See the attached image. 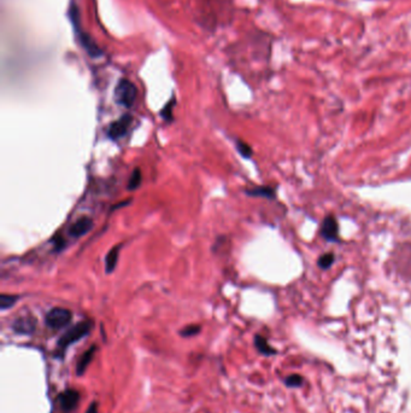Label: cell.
Here are the masks:
<instances>
[{
    "instance_id": "277c9868",
    "label": "cell",
    "mask_w": 411,
    "mask_h": 413,
    "mask_svg": "<svg viewBox=\"0 0 411 413\" xmlns=\"http://www.w3.org/2000/svg\"><path fill=\"white\" fill-rule=\"evenodd\" d=\"M72 319L71 311L67 310V308L56 307L52 308L49 313L46 314V325L52 330H59V329L66 328Z\"/></svg>"
},
{
    "instance_id": "9c48e42d",
    "label": "cell",
    "mask_w": 411,
    "mask_h": 413,
    "mask_svg": "<svg viewBox=\"0 0 411 413\" xmlns=\"http://www.w3.org/2000/svg\"><path fill=\"white\" fill-rule=\"evenodd\" d=\"M322 235L326 240L329 242L338 241V235H339V227L334 216H327L323 221L322 225Z\"/></svg>"
},
{
    "instance_id": "9a60e30c",
    "label": "cell",
    "mask_w": 411,
    "mask_h": 413,
    "mask_svg": "<svg viewBox=\"0 0 411 413\" xmlns=\"http://www.w3.org/2000/svg\"><path fill=\"white\" fill-rule=\"evenodd\" d=\"M255 343H256V347L258 348V350H260L261 353L267 354V355L274 353V349L270 348V345L268 344V342H267V339L263 338L262 336H256Z\"/></svg>"
},
{
    "instance_id": "ba28073f",
    "label": "cell",
    "mask_w": 411,
    "mask_h": 413,
    "mask_svg": "<svg viewBox=\"0 0 411 413\" xmlns=\"http://www.w3.org/2000/svg\"><path fill=\"white\" fill-rule=\"evenodd\" d=\"M78 400H80V394L74 389H68L64 393H62L61 398H59V403H61L62 409L66 412H70L75 409L77 405Z\"/></svg>"
},
{
    "instance_id": "5b68a950",
    "label": "cell",
    "mask_w": 411,
    "mask_h": 413,
    "mask_svg": "<svg viewBox=\"0 0 411 413\" xmlns=\"http://www.w3.org/2000/svg\"><path fill=\"white\" fill-rule=\"evenodd\" d=\"M132 122H133V116L131 114L122 115L120 119L114 121L108 128V136L110 139L118 140L120 138H122L128 132Z\"/></svg>"
},
{
    "instance_id": "44dd1931",
    "label": "cell",
    "mask_w": 411,
    "mask_h": 413,
    "mask_svg": "<svg viewBox=\"0 0 411 413\" xmlns=\"http://www.w3.org/2000/svg\"><path fill=\"white\" fill-rule=\"evenodd\" d=\"M86 413H98V404L93 403L91 406L88 407V410H87Z\"/></svg>"
},
{
    "instance_id": "ffe728a7",
    "label": "cell",
    "mask_w": 411,
    "mask_h": 413,
    "mask_svg": "<svg viewBox=\"0 0 411 413\" xmlns=\"http://www.w3.org/2000/svg\"><path fill=\"white\" fill-rule=\"evenodd\" d=\"M303 379L299 377L298 375H294V376H291L289 378H287L286 383L288 384V387H299L300 384H302Z\"/></svg>"
},
{
    "instance_id": "3957f363",
    "label": "cell",
    "mask_w": 411,
    "mask_h": 413,
    "mask_svg": "<svg viewBox=\"0 0 411 413\" xmlns=\"http://www.w3.org/2000/svg\"><path fill=\"white\" fill-rule=\"evenodd\" d=\"M92 328H93V323L91 322V320H83V322L74 325V327L70 328L69 330H68L67 332L64 333L61 338H59L58 347L62 348V349H66V348L69 347L70 344L80 341V339H82L84 336L88 335L89 331L92 330Z\"/></svg>"
},
{
    "instance_id": "30bf717a",
    "label": "cell",
    "mask_w": 411,
    "mask_h": 413,
    "mask_svg": "<svg viewBox=\"0 0 411 413\" xmlns=\"http://www.w3.org/2000/svg\"><path fill=\"white\" fill-rule=\"evenodd\" d=\"M120 251H121V246L114 247L110 251L108 252L105 257V271L106 273L111 274L112 272L116 269L118 257H120Z\"/></svg>"
},
{
    "instance_id": "6da1fadb",
    "label": "cell",
    "mask_w": 411,
    "mask_h": 413,
    "mask_svg": "<svg viewBox=\"0 0 411 413\" xmlns=\"http://www.w3.org/2000/svg\"><path fill=\"white\" fill-rule=\"evenodd\" d=\"M69 16H70V19H71L72 24H74L75 29L77 30V38H78V43L81 44V46L83 47L84 50H86V52L88 53L89 56H91L92 58H98L100 57L101 55H103V50L100 49L99 46H98V44L95 43L94 40L92 39V36L89 34H87V33L82 32V30L80 29V17H78V10L76 6H71V9L69 11Z\"/></svg>"
},
{
    "instance_id": "d6986e66",
    "label": "cell",
    "mask_w": 411,
    "mask_h": 413,
    "mask_svg": "<svg viewBox=\"0 0 411 413\" xmlns=\"http://www.w3.org/2000/svg\"><path fill=\"white\" fill-rule=\"evenodd\" d=\"M199 332H201V327L199 325H190V327H186L184 330H181L180 333L184 337H192Z\"/></svg>"
},
{
    "instance_id": "8992f818",
    "label": "cell",
    "mask_w": 411,
    "mask_h": 413,
    "mask_svg": "<svg viewBox=\"0 0 411 413\" xmlns=\"http://www.w3.org/2000/svg\"><path fill=\"white\" fill-rule=\"evenodd\" d=\"M12 330L18 335H32L36 330V320L32 316L19 317L12 323Z\"/></svg>"
},
{
    "instance_id": "7c38bea8",
    "label": "cell",
    "mask_w": 411,
    "mask_h": 413,
    "mask_svg": "<svg viewBox=\"0 0 411 413\" xmlns=\"http://www.w3.org/2000/svg\"><path fill=\"white\" fill-rule=\"evenodd\" d=\"M19 297L17 295L10 294H1L0 295V310L6 311L8 308L13 307Z\"/></svg>"
},
{
    "instance_id": "e0dca14e",
    "label": "cell",
    "mask_w": 411,
    "mask_h": 413,
    "mask_svg": "<svg viewBox=\"0 0 411 413\" xmlns=\"http://www.w3.org/2000/svg\"><path fill=\"white\" fill-rule=\"evenodd\" d=\"M333 262H334V254H332V252L322 255V256L319 258V261H317L319 267L322 269L329 268V267L333 265Z\"/></svg>"
},
{
    "instance_id": "5bb4252c",
    "label": "cell",
    "mask_w": 411,
    "mask_h": 413,
    "mask_svg": "<svg viewBox=\"0 0 411 413\" xmlns=\"http://www.w3.org/2000/svg\"><path fill=\"white\" fill-rule=\"evenodd\" d=\"M247 195L258 196V197L262 196V197L274 198V190L270 189V187H257V189L247 191Z\"/></svg>"
},
{
    "instance_id": "8fae6325",
    "label": "cell",
    "mask_w": 411,
    "mask_h": 413,
    "mask_svg": "<svg viewBox=\"0 0 411 413\" xmlns=\"http://www.w3.org/2000/svg\"><path fill=\"white\" fill-rule=\"evenodd\" d=\"M94 352H95V347L94 345H92V347L89 348L87 352H84L82 354L80 360L77 361V365H76V372H77L78 376H82L83 373L86 372L87 367H88V365L91 364L93 355H94Z\"/></svg>"
},
{
    "instance_id": "4fadbf2b",
    "label": "cell",
    "mask_w": 411,
    "mask_h": 413,
    "mask_svg": "<svg viewBox=\"0 0 411 413\" xmlns=\"http://www.w3.org/2000/svg\"><path fill=\"white\" fill-rule=\"evenodd\" d=\"M142 181V175H141V170L139 169V168H135L133 170V173H132L131 178H129L128 180V190L129 191H133V190H137V187L140 186V184H141Z\"/></svg>"
},
{
    "instance_id": "52a82bcc",
    "label": "cell",
    "mask_w": 411,
    "mask_h": 413,
    "mask_svg": "<svg viewBox=\"0 0 411 413\" xmlns=\"http://www.w3.org/2000/svg\"><path fill=\"white\" fill-rule=\"evenodd\" d=\"M93 229V220L88 216H82V218L77 219L71 226L69 227V233L70 237L78 238L82 237L83 235L88 233Z\"/></svg>"
},
{
    "instance_id": "ac0fdd59",
    "label": "cell",
    "mask_w": 411,
    "mask_h": 413,
    "mask_svg": "<svg viewBox=\"0 0 411 413\" xmlns=\"http://www.w3.org/2000/svg\"><path fill=\"white\" fill-rule=\"evenodd\" d=\"M236 149H238L239 154H240L243 157H245V159H250V157L252 156L251 147L247 145L246 143L241 142V140H238V143H236Z\"/></svg>"
},
{
    "instance_id": "2e32d148",
    "label": "cell",
    "mask_w": 411,
    "mask_h": 413,
    "mask_svg": "<svg viewBox=\"0 0 411 413\" xmlns=\"http://www.w3.org/2000/svg\"><path fill=\"white\" fill-rule=\"evenodd\" d=\"M174 105H175V98H171V99L165 104L164 108L162 109V111H160V115H162L163 119H164L165 121H168V122L173 121Z\"/></svg>"
},
{
    "instance_id": "7a4b0ae2",
    "label": "cell",
    "mask_w": 411,
    "mask_h": 413,
    "mask_svg": "<svg viewBox=\"0 0 411 413\" xmlns=\"http://www.w3.org/2000/svg\"><path fill=\"white\" fill-rule=\"evenodd\" d=\"M137 86L128 79H121L115 87V102L125 108H132L137 99Z\"/></svg>"
}]
</instances>
